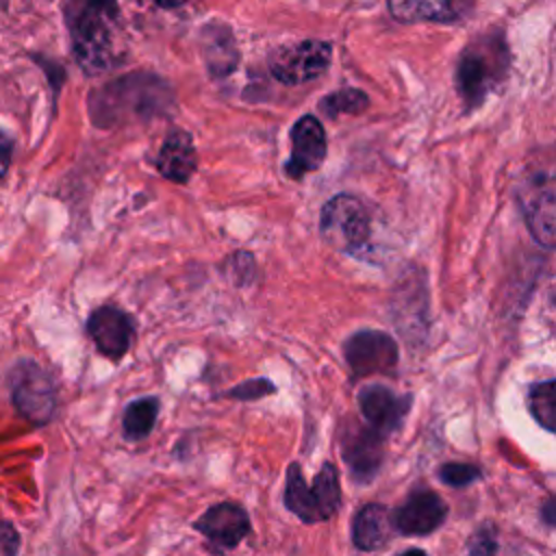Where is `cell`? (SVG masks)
Returning <instances> with one entry per match:
<instances>
[{"instance_id": "cell-1", "label": "cell", "mask_w": 556, "mask_h": 556, "mask_svg": "<svg viewBox=\"0 0 556 556\" xmlns=\"http://www.w3.org/2000/svg\"><path fill=\"white\" fill-rule=\"evenodd\" d=\"M174 104V93L165 80L152 74H128L89 96V117L93 126L111 128L126 122H148L165 115Z\"/></svg>"}, {"instance_id": "cell-2", "label": "cell", "mask_w": 556, "mask_h": 556, "mask_svg": "<svg viewBox=\"0 0 556 556\" xmlns=\"http://www.w3.org/2000/svg\"><path fill=\"white\" fill-rule=\"evenodd\" d=\"M72 50L85 74L111 70L119 54V9L115 0H65Z\"/></svg>"}, {"instance_id": "cell-3", "label": "cell", "mask_w": 556, "mask_h": 556, "mask_svg": "<svg viewBox=\"0 0 556 556\" xmlns=\"http://www.w3.org/2000/svg\"><path fill=\"white\" fill-rule=\"evenodd\" d=\"M506 65L508 52L502 33L484 35L463 50L456 65V87L469 109L480 106L484 98L502 83Z\"/></svg>"}, {"instance_id": "cell-4", "label": "cell", "mask_w": 556, "mask_h": 556, "mask_svg": "<svg viewBox=\"0 0 556 556\" xmlns=\"http://www.w3.org/2000/svg\"><path fill=\"white\" fill-rule=\"evenodd\" d=\"M319 230L332 248L345 254H358L369 241V213L358 198L339 193L324 204Z\"/></svg>"}, {"instance_id": "cell-5", "label": "cell", "mask_w": 556, "mask_h": 556, "mask_svg": "<svg viewBox=\"0 0 556 556\" xmlns=\"http://www.w3.org/2000/svg\"><path fill=\"white\" fill-rule=\"evenodd\" d=\"M11 397L22 417L46 424L56 410V387L50 374L35 361H17L9 371Z\"/></svg>"}, {"instance_id": "cell-6", "label": "cell", "mask_w": 556, "mask_h": 556, "mask_svg": "<svg viewBox=\"0 0 556 556\" xmlns=\"http://www.w3.org/2000/svg\"><path fill=\"white\" fill-rule=\"evenodd\" d=\"M519 206L532 237L556 248V169L528 174L519 187Z\"/></svg>"}, {"instance_id": "cell-7", "label": "cell", "mask_w": 556, "mask_h": 556, "mask_svg": "<svg viewBox=\"0 0 556 556\" xmlns=\"http://www.w3.org/2000/svg\"><path fill=\"white\" fill-rule=\"evenodd\" d=\"M332 48L328 41L304 39L282 46L269 56V72L282 85H302L321 76L330 65Z\"/></svg>"}, {"instance_id": "cell-8", "label": "cell", "mask_w": 556, "mask_h": 556, "mask_svg": "<svg viewBox=\"0 0 556 556\" xmlns=\"http://www.w3.org/2000/svg\"><path fill=\"white\" fill-rule=\"evenodd\" d=\"M345 361L354 376H371L387 374L397 363V345L395 341L378 330H361L354 332L345 341Z\"/></svg>"}, {"instance_id": "cell-9", "label": "cell", "mask_w": 556, "mask_h": 556, "mask_svg": "<svg viewBox=\"0 0 556 556\" xmlns=\"http://www.w3.org/2000/svg\"><path fill=\"white\" fill-rule=\"evenodd\" d=\"M382 437L384 434L371 426H361L354 421H350L341 432V454L354 480L367 482L378 473L384 456Z\"/></svg>"}, {"instance_id": "cell-10", "label": "cell", "mask_w": 556, "mask_h": 556, "mask_svg": "<svg viewBox=\"0 0 556 556\" xmlns=\"http://www.w3.org/2000/svg\"><path fill=\"white\" fill-rule=\"evenodd\" d=\"M87 332L100 354L119 361L132 345L135 324L117 306H98L87 319Z\"/></svg>"}, {"instance_id": "cell-11", "label": "cell", "mask_w": 556, "mask_h": 556, "mask_svg": "<svg viewBox=\"0 0 556 556\" xmlns=\"http://www.w3.org/2000/svg\"><path fill=\"white\" fill-rule=\"evenodd\" d=\"M291 156L285 163L289 178H302L315 172L326 159V130L315 115H302L291 126Z\"/></svg>"}, {"instance_id": "cell-12", "label": "cell", "mask_w": 556, "mask_h": 556, "mask_svg": "<svg viewBox=\"0 0 556 556\" xmlns=\"http://www.w3.org/2000/svg\"><path fill=\"white\" fill-rule=\"evenodd\" d=\"M193 528L204 534L219 549L237 547L250 532V517L245 508L235 502H222L206 508Z\"/></svg>"}, {"instance_id": "cell-13", "label": "cell", "mask_w": 556, "mask_h": 556, "mask_svg": "<svg viewBox=\"0 0 556 556\" xmlns=\"http://www.w3.org/2000/svg\"><path fill=\"white\" fill-rule=\"evenodd\" d=\"M358 404L367 424L387 437L400 428L408 413L410 400L408 395H397L382 384H367L358 393Z\"/></svg>"}, {"instance_id": "cell-14", "label": "cell", "mask_w": 556, "mask_h": 556, "mask_svg": "<svg viewBox=\"0 0 556 556\" xmlns=\"http://www.w3.org/2000/svg\"><path fill=\"white\" fill-rule=\"evenodd\" d=\"M445 504L432 491L413 493L393 515L395 530L402 534H428L445 519Z\"/></svg>"}, {"instance_id": "cell-15", "label": "cell", "mask_w": 556, "mask_h": 556, "mask_svg": "<svg viewBox=\"0 0 556 556\" xmlns=\"http://www.w3.org/2000/svg\"><path fill=\"white\" fill-rule=\"evenodd\" d=\"M159 174L172 182H187L198 167V152L187 130H169L154 159Z\"/></svg>"}, {"instance_id": "cell-16", "label": "cell", "mask_w": 556, "mask_h": 556, "mask_svg": "<svg viewBox=\"0 0 556 556\" xmlns=\"http://www.w3.org/2000/svg\"><path fill=\"white\" fill-rule=\"evenodd\" d=\"M395 530L391 513L382 504L363 506L352 521V541L358 549L374 552L391 541Z\"/></svg>"}, {"instance_id": "cell-17", "label": "cell", "mask_w": 556, "mask_h": 556, "mask_svg": "<svg viewBox=\"0 0 556 556\" xmlns=\"http://www.w3.org/2000/svg\"><path fill=\"white\" fill-rule=\"evenodd\" d=\"M389 13L397 22H454L458 9L454 0H387Z\"/></svg>"}, {"instance_id": "cell-18", "label": "cell", "mask_w": 556, "mask_h": 556, "mask_svg": "<svg viewBox=\"0 0 556 556\" xmlns=\"http://www.w3.org/2000/svg\"><path fill=\"white\" fill-rule=\"evenodd\" d=\"M285 506H287V510H291L298 519H302L306 523L321 521L315 491H313V486L306 484L298 463H291L289 469H287V478H285Z\"/></svg>"}, {"instance_id": "cell-19", "label": "cell", "mask_w": 556, "mask_h": 556, "mask_svg": "<svg viewBox=\"0 0 556 556\" xmlns=\"http://www.w3.org/2000/svg\"><path fill=\"white\" fill-rule=\"evenodd\" d=\"M204 59L213 76H226L237 65V48L224 24H211L204 33Z\"/></svg>"}, {"instance_id": "cell-20", "label": "cell", "mask_w": 556, "mask_h": 556, "mask_svg": "<svg viewBox=\"0 0 556 556\" xmlns=\"http://www.w3.org/2000/svg\"><path fill=\"white\" fill-rule=\"evenodd\" d=\"M161 410V402L159 397H139L135 402H130L124 408V417H122V428H124V437L128 441H141L146 439L159 417Z\"/></svg>"}, {"instance_id": "cell-21", "label": "cell", "mask_w": 556, "mask_h": 556, "mask_svg": "<svg viewBox=\"0 0 556 556\" xmlns=\"http://www.w3.org/2000/svg\"><path fill=\"white\" fill-rule=\"evenodd\" d=\"M311 486H313L315 497H317L321 521L330 519L337 513L339 504H341V489H339V476H337L334 465L324 463Z\"/></svg>"}, {"instance_id": "cell-22", "label": "cell", "mask_w": 556, "mask_h": 556, "mask_svg": "<svg viewBox=\"0 0 556 556\" xmlns=\"http://www.w3.org/2000/svg\"><path fill=\"white\" fill-rule=\"evenodd\" d=\"M528 406L532 417L549 432H556V380L541 382L532 387L528 395Z\"/></svg>"}, {"instance_id": "cell-23", "label": "cell", "mask_w": 556, "mask_h": 556, "mask_svg": "<svg viewBox=\"0 0 556 556\" xmlns=\"http://www.w3.org/2000/svg\"><path fill=\"white\" fill-rule=\"evenodd\" d=\"M367 104H369V100L361 89L348 87V89H339V91L326 96L319 102V109L328 117H337V115H343V113H361L363 109H367Z\"/></svg>"}, {"instance_id": "cell-24", "label": "cell", "mask_w": 556, "mask_h": 556, "mask_svg": "<svg viewBox=\"0 0 556 556\" xmlns=\"http://www.w3.org/2000/svg\"><path fill=\"white\" fill-rule=\"evenodd\" d=\"M276 387L271 380L267 378H254V380H243L241 384L228 389L224 395L232 397V400H241V402H250V400H261L269 393H274Z\"/></svg>"}, {"instance_id": "cell-25", "label": "cell", "mask_w": 556, "mask_h": 556, "mask_svg": "<svg viewBox=\"0 0 556 556\" xmlns=\"http://www.w3.org/2000/svg\"><path fill=\"white\" fill-rule=\"evenodd\" d=\"M441 480L452 484V486H465L469 484L471 480L478 478V469L473 465H460V463H452V465H445L441 467L439 471Z\"/></svg>"}, {"instance_id": "cell-26", "label": "cell", "mask_w": 556, "mask_h": 556, "mask_svg": "<svg viewBox=\"0 0 556 556\" xmlns=\"http://www.w3.org/2000/svg\"><path fill=\"white\" fill-rule=\"evenodd\" d=\"M232 265V280L235 282H243V280H250L248 274H243V269H252L254 271V256L250 252H237L230 256L228 261Z\"/></svg>"}, {"instance_id": "cell-27", "label": "cell", "mask_w": 556, "mask_h": 556, "mask_svg": "<svg viewBox=\"0 0 556 556\" xmlns=\"http://www.w3.org/2000/svg\"><path fill=\"white\" fill-rule=\"evenodd\" d=\"M20 549V534L11 521H0V552L15 554Z\"/></svg>"}, {"instance_id": "cell-28", "label": "cell", "mask_w": 556, "mask_h": 556, "mask_svg": "<svg viewBox=\"0 0 556 556\" xmlns=\"http://www.w3.org/2000/svg\"><path fill=\"white\" fill-rule=\"evenodd\" d=\"M11 152H13V141L9 135L0 130V180L4 178L9 165H11Z\"/></svg>"}, {"instance_id": "cell-29", "label": "cell", "mask_w": 556, "mask_h": 556, "mask_svg": "<svg viewBox=\"0 0 556 556\" xmlns=\"http://www.w3.org/2000/svg\"><path fill=\"white\" fill-rule=\"evenodd\" d=\"M159 7H163V9H174V7H180L182 2H187V0H154Z\"/></svg>"}]
</instances>
